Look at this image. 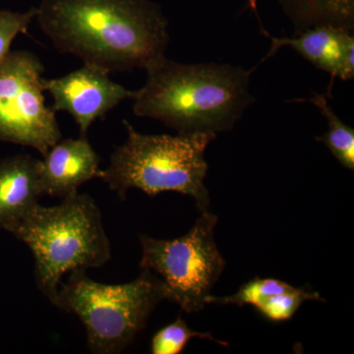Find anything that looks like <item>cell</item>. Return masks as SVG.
<instances>
[{
    "instance_id": "13",
    "label": "cell",
    "mask_w": 354,
    "mask_h": 354,
    "mask_svg": "<svg viewBox=\"0 0 354 354\" xmlns=\"http://www.w3.org/2000/svg\"><path fill=\"white\" fill-rule=\"evenodd\" d=\"M291 102H310L320 111L328 122V131L316 140L327 147L335 160L348 171L354 169V129L344 122L330 108L327 95L316 94L308 99Z\"/></svg>"
},
{
    "instance_id": "2",
    "label": "cell",
    "mask_w": 354,
    "mask_h": 354,
    "mask_svg": "<svg viewBox=\"0 0 354 354\" xmlns=\"http://www.w3.org/2000/svg\"><path fill=\"white\" fill-rule=\"evenodd\" d=\"M254 69L160 58L145 69L146 82L134 92L133 111L179 134L230 131L255 102L249 91Z\"/></svg>"
},
{
    "instance_id": "15",
    "label": "cell",
    "mask_w": 354,
    "mask_h": 354,
    "mask_svg": "<svg viewBox=\"0 0 354 354\" xmlns=\"http://www.w3.org/2000/svg\"><path fill=\"white\" fill-rule=\"evenodd\" d=\"M194 337L209 339L223 346H228L227 342L216 339L209 333H200L191 330L187 323L179 316L176 321L156 333L151 342V353L153 354L181 353L188 342Z\"/></svg>"
},
{
    "instance_id": "8",
    "label": "cell",
    "mask_w": 354,
    "mask_h": 354,
    "mask_svg": "<svg viewBox=\"0 0 354 354\" xmlns=\"http://www.w3.org/2000/svg\"><path fill=\"white\" fill-rule=\"evenodd\" d=\"M43 86L53 97V111L68 113L83 136L95 120L134 97V92L113 82L108 72L88 64L59 78H43Z\"/></svg>"
},
{
    "instance_id": "12",
    "label": "cell",
    "mask_w": 354,
    "mask_h": 354,
    "mask_svg": "<svg viewBox=\"0 0 354 354\" xmlns=\"http://www.w3.org/2000/svg\"><path fill=\"white\" fill-rule=\"evenodd\" d=\"M290 19L295 35L316 26L354 30V0H276Z\"/></svg>"
},
{
    "instance_id": "16",
    "label": "cell",
    "mask_w": 354,
    "mask_h": 354,
    "mask_svg": "<svg viewBox=\"0 0 354 354\" xmlns=\"http://www.w3.org/2000/svg\"><path fill=\"white\" fill-rule=\"evenodd\" d=\"M293 286L281 279L267 278H255L241 286L236 293L230 297H218L209 295L206 299V304H232L244 306L251 305L255 307L266 298L278 293L291 290Z\"/></svg>"
},
{
    "instance_id": "10",
    "label": "cell",
    "mask_w": 354,
    "mask_h": 354,
    "mask_svg": "<svg viewBox=\"0 0 354 354\" xmlns=\"http://www.w3.org/2000/svg\"><path fill=\"white\" fill-rule=\"evenodd\" d=\"M39 160L44 195L64 198L78 192L91 179L99 178L100 157L87 136L59 140Z\"/></svg>"
},
{
    "instance_id": "17",
    "label": "cell",
    "mask_w": 354,
    "mask_h": 354,
    "mask_svg": "<svg viewBox=\"0 0 354 354\" xmlns=\"http://www.w3.org/2000/svg\"><path fill=\"white\" fill-rule=\"evenodd\" d=\"M38 9L32 8L27 12L0 11V62L10 53V46L18 35L27 34L32 20L36 19Z\"/></svg>"
},
{
    "instance_id": "18",
    "label": "cell",
    "mask_w": 354,
    "mask_h": 354,
    "mask_svg": "<svg viewBox=\"0 0 354 354\" xmlns=\"http://www.w3.org/2000/svg\"><path fill=\"white\" fill-rule=\"evenodd\" d=\"M246 1L251 10L254 11V12H257V3L259 0H246Z\"/></svg>"
},
{
    "instance_id": "7",
    "label": "cell",
    "mask_w": 354,
    "mask_h": 354,
    "mask_svg": "<svg viewBox=\"0 0 354 354\" xmlns=\"http://www.w3.org/2000/svg\"><path fill=\"white\" fill-rule=\"evenodd\" d=\"M44 71L30 51H10L0 62V140L41 156L62 138L55 111L44 102Z\"/></svg>"
},
{
    "instance_id": "6",
    "label": "cell",
    "mask_w": 354,
    "mask_h": 354,
    "mask_svg": "<svg viewBox=\"0 0 354 354\" xmlns=\"http://www.w3.org/2000/svg\"><path fill=\"white\" fill-rule=\"evenodd\" d=\"M218 216L202 212L189 232L174 239L140 235L141 270L153 272L165 285L167 300L186 313L201 311L225 268L214 239Z\"/></svg>"
},
{
    "instance_id": "1",
    "label": "cell",
    "mask_w": 354,
    "mask_h": 354,
    "mask_svg": "<svg viewBox=\"0 0 354 354\" xmlns=\"http://www.w3.org/2000/svg\"><path fill=\"white\" fill-rule=\"evenodd\" d=\"M36 19L58 51L108 72L165 57L169 21L151 0H43Z\"/></svg>"
},
{
    "instance_id": "11",
    "label": "cell",
    "mask_w": 354,
    "mask_h": 354,
    "mask_svg": "<svg viewBox=\"0 0 354 354\" xmlns=\"http://www.w3.org/2000/svg\"><path fill=\"white\" fill-rule=\"evenodd\" d=\"M43 195L39 160L17 155L0 160V230L13 234Z\"/></svg>"
},
{
    "instance_id": "4",
    "label": "cell",
    "mask_w": 354,
    "mask_h": 354,
    "mask_svg": "<svg viewBox=\"0 0 354 354\" xmlns=\"http://www.w3.org/2000/svg\"><path fill=\"white\" fill-rule=\"evenodd\" d=\"M12 234L32 251L37 286L50 302L65 274L102 267L111 258L101 211L88 194L74 193L57 206L36 205Z\"/></svg>"
},
{
    "instance_id": "5",
    "label": "cell",
    "mask_w": 354,
    "mask_h": 354,
    "mask_svg": "<svg viewBox=\"0 0 354 354\" xmlns=\"http://www.w3.org/2000/svg\"><path fill=\"white\" fill-rule=\"evenodd\" d=\"M85 272H71L51 304L80 319L92 353H121L145 329L157 305L167 300L165 285L147 270L121 285L97 283Z\"/></svg>"
},
{
    "instance_id": "3",
    "label": "cell",
    "mask_w": 354,
    "mask_h": 354,
    "mask_svg": "<svg viewBox=\"0 0 354 354\" xmlns=\"http://www.w3.org/2000/svg\"><path fill=\"white\" fill-rule=\"evenodd\" d=\"M123 124L127 141L111 153L99 178L122 200L132 188L149 196L177 192L193 198L201 213L209 211L205 153L216 133L148 135L137 131L127 120Z\"/></svg>"
},
{
    "instance_id": "14",
    "label": "cell",
    "mask_w": 354,
    "mask_h": 354,
    "mask_svg": "<svg viewBox=\"0 0 354 354\" xmlns=\"http://www.w3.org/2000/svg\"><path fill=\"white\" fill-rule=\"evenodd\" d=\"M305 301H325L317 291L295 288L283 293L272 295L256 305L254 308L272 322L290 320Z\"/></svg>"
},
{
    "instance_id": "9",
    "label": "cell",
    "mask_w": 354,
    "mask_h": 354,
    "mask_svg": "<svg viewBox=\"0 0 354 354\" xmlns=\"http://www.w3.org/2000/svg\"><path fill=\"white\" fill-rule=\"evenodd\" d=\"M264 32L271 39V48L263 62L276 55L279 48L290 46L316 68L329 73L330 83H334L335 79L353 80V31L337 26L323 25L288 38H274L265 30Z\"/></svg>"
}]
</instances>
